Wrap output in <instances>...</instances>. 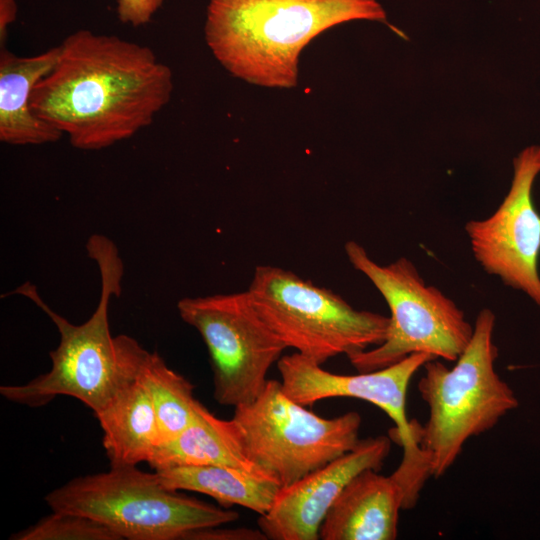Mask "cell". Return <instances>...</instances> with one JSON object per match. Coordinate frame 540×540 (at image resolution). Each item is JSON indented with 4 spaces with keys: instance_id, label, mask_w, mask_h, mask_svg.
Returning <instances> with one entry per match:
<instances>
[{
    "instance_id": "8",
    "label": "cell",
    "mask_w": 540,
    "mask_h": 540,
    "mask_svg": "<svg viewBox=\"0 0 540 540\" xmlns=\"http://www.w3.org/2000/svg\"><path fill=\"white\" fill-rule=\"evenodd\" d=\"M231 420L245 456L281 488L352 450L362 422L355 411L323 418L288 397L276 380L253 402L235 407Z\"/></svg>"
},
{
    "instance_id": "21",
    "label": "cell",
    "mask_w": 540,
    "mask_h": 540,
    "mask_svg": "<svg viewBox=\"0 0 540 540\" xmlns=\"http://www.w3.org/2000/svg\"><path fill=\"white\" fill-rule=\"evenodd\" d=\"M267 536L257 529L240 527L224 528L222 525L202 528L187 533L183 540H267Z\"/></svg>"
},
{
    "instance_id": "13",
    "label": "cell",
    "mask_w": 540,
    "mask_h": 540,
    "mask_svg": "<svg viewBox=\"0 0 540 540\" xmlns=\"http://www.w3.org/2000/svg\"><path fill=\"white\" fill-rule=\"evenodd\" d=\"M122 372L106 405L95 414L103 431V446L110 465L148 462L159 445L156 414L147 387L137 371L140 344L118 335Z\"/></svg>"
},
{
    "instance_id": "16",
    "label": "cell",
    "mask_w": 540,
    "mask_h": 540,
    "mask_svg": "<svg viewBox=\"0 0 540 540\" xmlns=\"http://www.w3.org/2000/svg\"><path fill=\"white\" fill-rule=\"evenodd\" d=\"M147 463L154 471L203 465L262 471L243 453L232 420L217 418L202 404L191 424L172 441L157 446Z\"/></svg>"
},
{
    "instance_id": "11",
    "label": "cell",
    "mask_w": 540,
    "mask_h": 540,
    "mask_svg": "<svg viewBox=\"0 0 540 540\" xmlns=\"http://www.w3.org/2000/svg\"><path fill=\"white\" fill-rule=\"evenodd\" d=\"M428 353H413L388 367L356 375L335 374L298 352L281 356L277 368L284 393L303 406L336 397L367 401L383 410L394 422L392 440L402 445L404 454L420 450L416 420L406 414L407 390L412 376L429 360Z\"/></svg>"
},
{
    "instance_id": "5",
    "label": "cell",
    "mask_w": 540,
    "mask_h": 540,
    "mask_svg": "<svg viewBox=\"0 0 540 540\" xmlns=\"http://www.w3.org/2000/svg\"><path fill=\"white\" fill-rule=\"evenodd\" d=\"M164 486L137 465H110L105 472L68 481L44 500L52 511L92 518L121 539L177 540L194 530L234 522L239 514Z\"/></svg>"
},
{
    "instance_id": "14",
    "label": "cell",
    "mask_w": 540,
    "mask_h": 540,
    "mask_svg": "<svg viewBox=\"0 0 540 540\" xmlns=\"http://www.w3.org/2000/svg\"><path fill=\"white\" fill-rule=\"evenodd\" d=\"M405 490L391 474L367 469L355 476L328 510L319 530L322 540H394Z\"/></svg>"
},
{
    "instance_id": "19",
    "label": "cell",
    "mask_w": 540,
    "mask_h": 540,
    "mask_svg": "<svg viewBox=\"0 0 540 540\" xmlns=\"http://www.w3.org/2000/svg\"><path fill=\"white\" fill-rule=\"evenodd\" d=\"M11 540H122L109 527L84 515L52 511Z\"/></svg>"
},
{
    "instance_id": "18",
    "label": "cell",
    "mask_w": 540,
    "mask_h": 540,
    "mask_svg": "<svg viewBox=\"0 0 540 540\" xmlns=\"http://www.w3.org/2000/svg\"><path fill=\"white\" fill-rule=\"evenodd\" d=\"M136 365L153 402L159 445L172 441L191 424L201 404L193 395L194 386L156 351L140 346Z\"/></svg>"
},
{
    "instance_id": "10",
    "label": "cell",
    "mask_w": 540,
    "mask_h": 540,
    "mask_svg": "<svg viewBox=\"0 0 540 540\" xmlns=\"http://www.w3.org/2000/svg\"><path fill=\"white\" fill-rule=\"evenodd\" d=\"M513 164L510 189L497 210L486 219L468 221L465 231L482 268L540 307V214L532 200L540 146L525 148Z\"/></svg>"
},
{
    "instance_id": "20",
    "label": "cell",
    "mask_w": 540,
    "mask_h": 540,
    "mask_svg": "<svg viewBox=\"0 0 540 540\" xmlns=\"http://www.w3.org/2000/svg\"><path fill=\"white\" fill-rule=\"evenodd\" d=\"M164 2L165 0H117L116 13L122 23L138 27L150 22Z\"/></svg>"
},
{
    "instance_id": "15",
    "label": "cell",
    "mask_w": 540,
    "mask_h": 540,
    "mask_svg": "<svg viewBox=\"0 0 540 540\" xmlns=\"http://www.w3.org/2000/svg\"><path fill=\"white\" fill-rule=\"evenodd\" d=\"M59 45L40 54L19 57L0 53V140L10 145H40L63 134L36 116L30 107L34 86L54 67Z\"/></svg>"
},
{
    "instance_id": "2",
    "label": "cell",
    "mask_w": 540,
    "mask_h": 540,
    "mask_svg": "<svg viewBox=\"0 0 540 540\" xmlns=\"http://www.w3.org/2000/svg\"><path fill=\"white\" fill-rule=\"evenodd\" d=\"M386 22L377 0H209L205 41L233 76L268 88H292L303 49L345 22Z\"/></svg>"
},
{
    "instance_id": "17",
    "label": "cell",
    "mask_w": 540,
    "mask_h": 540,
    "mask_svg": "<svg viewBox=\"0 0 540 540\" xmlns=\"http://www.w3.org/2000/svg\"><path fill=\"white\" fill-rule=\"evenodd\" d=\"M160 482L174 490L208 495L220 505H238L259 515L267 513L281 489L264 471L217 465L178 466L156 471Z\"/></svg>"
},
{
    "instance_id": "4",
    "label": "cell",
    "mask_w": 540,
    "mask_h": 540,
    "mask_svg": "<svg viewBox=\"0 0 540 540\" xmlns=\"http://www.w3.org/2000/svg\"><path fill=\"white\" fill-rule=\"evenodd\" d=\"M495 321L490 309H482L468 346L452 368L437 359L423 366L418 390L429 416L425 425L418 423L417 443L435 478L453 465L470 437L492 429L519 404L495 370Z\"/></svg>"
},
{
    "instance_id": "22",
    "label": "cell",
    "mask_w": 540,
    "mask_h": 540,
    "mask_svg": "<svg viewBox=\"0 0 540 540\" xmlns=\"http://www.w3.org/2000/svg\"><path fill=\"white\" fill-rule=\"evenodd\" d=\"M17 3L15 0H0V40L3 44L7 29L16 20Z\"/></svg>"
},
{
    "instance_id": "6",
    "label": "cell",
    "mask_w": 540,
    "mask_h": 540,
    "mask_svg": "<svg viewBox=\"0 0 540 540\" xmlns=\"http://www.w3.org/2000/svg\"><path fill=\"white\" fill-rule=\"evenodd\" d=\"M344 249L351 265L372 282L391 313L384 341L348 357L358 372L388 367L413 353L450 362L459 358L474 326L453 300L427 285L405 257L380 265L355 241H348Z\"/></svg>"
},
{
    "instance_id": "7",
    "label": "cell",
    "mask_w": 540,
    "mask_h": 540,
    "mask_svg": "<svg viewBox=\"0 0 540 540\" xmlns=\"http://www.w3.org/2000/svg\"><path fill=\"white\" fill-rule=\"evenodd\" d=\"M247 291L286 348L320 365L377 346L387 333L389 317L357 310L335 292L280 267L257 266Z\"/></svg>"
},
{
    "instance_id": "12",
    "label": "cell",
    "mask_w": 540,
    "mask_h": 540,
    "mask_svg": "<svg viewBox=\"0 0 540 540\" xmlns=\"http://www.w3.org/2000/svg\"><path fill=\"white\" fill-rule=\"evenodd\" d=\"M391 437L360 439L347 453L282 487L258 527L271 540H317L321 524L345 486L367 469L379 471L390 453Z\"/></svg>"
},
{
    "instance_id": "3",
    "label": "cell",
    "mask_w": 540,
    "mask_h": 540,
    "mask_svg": "<svg viewBox=\"0 0 540 540\" xmlns=\"http://www.w3.org/2000/svg\"><path fill=\"white\" fill-rule=\"evenodd\" d=\"M86 249L99 268L101 294L95 311L84 323L72 324L56 313L30 282L14 291L48 315L60 341L50 352L52 365L48 372L25 384L0 387V394L7 400L35 408L65 395L81 401L96 414L111 398L122 372V350L119 337L110 332L109 304L121 293L124 266L114 242L103 235H92Z\"/></svg>"
},
{
    "instance_id": "9",
    "label": "cell",
    "mask_w": 540,
    "mask_h": 540,
    "mask_svg": "<svg viewBox=\"0 0 540 540\" xmlns=\"http://www.w3.org/2000/svg\"><path fill=\"white\" fill-rule=\"evenodd\" d=\"M177 310L207 347L216 402L234 408L253 402L286 346L261 319L248 291L182 298Z\"/></svg>"
},
{
    "instance_id": "1",
    "label": "cell",
    "mask_w": 540,
    "mask_h": 540,
    "mask_svg": "<svg viewBox=\"0 0 540 540\" xmlns=\"http://www.w3.org/2000/svg\"><path fill=\"white\" fill-rule=\"evenodd\" d=\"M172 92L171 69L149 47L80 29L59 45L30 107L73 147L100 150L149 126Z\"/></svg>"
}]
</instances>
